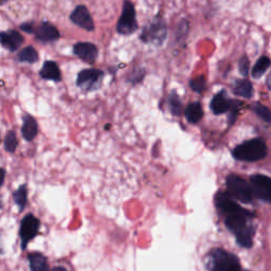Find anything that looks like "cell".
<instances>
[{
  "label": "cell",
  "mask_w": 271,
  "mask_h": 271,
  "mask_svg": "<svg viewBox=\"0 0 271 271\" xmlns=\"http://www.w3.org/2000/svg\"><path fill=\"white\" fill-rule=\"evenodd\" d=\"M214 203L225 216V225L236 236L238 244L244 248H251L255 236V227L251 224L254 213L234 202L228 192L216 193Z\"/></svg>",
  "instance_id": "1"
},
{
  "label": "cell",
  "mask_w": 271,
  "mask_h": 271,
  "mask_svg": "<svg viewBox=\"0 0 271 271\" xmlns=\"http://www.w3.org/2000/svg\"><path fill=\"white\" fill-rule=\"evenodd\" d=\"M232 156L237 160L256 162L267 156V146L263 139L256 138L243 142L232 151Z\"/></svg>",
  "instance_id": "2"
},
{
  "label": "cell",
  "mask_w": 271,
  "mask_h": 271,
  "mask_svg": "<svg viewBox=\"0 0 271 271\" xmlns=\"http://www.w3.org/2000/svg\"><path fill=\"white\" fill-rule=\"evenodd\" d=\"M207 265L210 271L242 270L239 258L223 249H213L207 258Z\"/></svg>",
  "instance_id": "3"
},
{
  "label": "cell",
  "mask_w": 271,
  "mask_h": 271,
  "mask_svg": "<svg viewBox=\"0 0 271 271\" xmlns=\"http://www.w3.org/2000/svg\"><path fill=\"white\" fill-rule=\"evenodd\" d=\"M228 193L243 204H250L255 198V193L251 185L242 177L231 174L226 179Z\"/></svg>",
  "instance_id": "4"
},
{
  "label": "cell",
  "mask_w": 271,
  "mask_h": 271,
  "mask_svg": "<svg viewBox=\"0 0 271 271\" xmlns=\"http://www.w3.org/2000/svg\"><path fill=\"white\" fill-rule=\"evenodd\" d=\"M168 38V28L164 18L156 17L155 20L143 29L140 40L146 44H153L157 47L164 45Z\"/></svg>",
  "instance_id": "5"
},
{
  "label": "cell",
  "mask_w": 271,
  "mask_h": 271,
  "mask_svg": "<svg viewBox=\"0 0 271 271\" xmlns=\"http://www.w3.org/2000/svg\"><path fill=\"white\" fill-rule=\"evenodd\" d=\"M139 28L137 17H136V9L133 3L124 2L122 8V14L117 23V32L121 35H132Z\"/></svg>",
  "instance_id": "6"
},
{
  "label": "cell",
  "mask_w": 271,
  "mask_h": 271,
  "mask_svg": "<svg viewBox=\"0 0 271 271\" xmlns=\"http://www.w3.org/2000/svg\"><path fill=\"white\" fill-rule=\"evenodd\" d=\"M104 79V72L98 68H89L80 71L77 77V86L86 93L100 89Z\"/></svg>",
  "instance_id": "7"
},
{
  "label": "cell",
  "mask_w": 271,
  "mask_h": 271,
  "mask_svg": "<svg viewBox=\"0 0 271 271\" xmlns=\"http://www.w3.org/2000/svg\"><path fill=\"white\" fill-rule=\"evenodd\" d=\"M41 223L38 218H35L33 214H27L22 220L21 229H20V238L22 240V248L25 250L29 244L36 236H38L40 230Z\"/></svg>",
  "instance_id": "8"
},
{
  "label": "cell",
  "mask_w": 271,
  "mask_h": 271,
  "mask_svg": "<svg viewBox=\"0 0 271 271\" xmlns=\"http://www.w3.org/2000/svg\"><path fill=\"white\" fill-rule=\"evenodd\" d=\"M250 185L254 190L255 197H258L259 200L271 204V178L257 174L250 177Z\"/></svg>",
  "instance_id": "9"
},
{
  "label": "cell",
  "mask_w": 271,
  "mask_h": 271,
  "mask_svg": "<svg viewBox=\"0 0 271 271\" xmlns=\"http://www.w3.org/2000/svg\"><path fill=\"white\" fill-rule=\"evenodd\" d=\"M70 21L74 23L76 26L92 32L95 30V23L92 15H90L88 9L83 6L80 5L78 7H76L72 11V13L70 14Z\"/></svg>",
  "instance_id": "10"
},
{
  "label": "cell",
  "mask_w": 271,
  "mask_h": 271,
  "mask_svg": "<svg viewBox=\"0 0 271 271\" xmlns=\"http://www.w3.org/2000/svg\"><path fill=\"white\" fill-rule=\"evenodd\" d=\"M74 53L87 64H94L98 58V47L89 42H80L74 46Z\"/></svg>",
  "instance_id": "11"
},
{
  "label": "cell",
  "mask_w": 271,
  "mask_h": 271,
  "mask_svg": "<svg viewBox=\"0 0 271 271\" xmlns=\"http://www.w3.org/2000/svg\"><path fill=\"white\" fill-rule=\"evenodd\" d=\"M234 101L236 100H231L228 97L226 90H221V92L216 94L211 100L210 108L214 115H223L226 113H230L234 105Z\"/></svg>",
  "instance_id": "12"
},
{
  "label": "cell",
  "mask_w": 271,
  "mask_h": 271,
  "mask_svg": "<svg viewBox=\"0 0 271 271\" xmlns=\"http://www.w3.org/2000/svg\"><path fill=\"white\" fill-rule=\"evenodd\" d=\"M35 38L38 41L47 44L56 42L61 38L60 31L53 24L49 22H43L35 29Z\"/></svg>",
  "instance_id": "13"
},
{
  "label": "cell",
  "mask_w": 271,
  "mask_h": 271,
  "mask_svg": "<svg viewBox=\"0 0 271 271\" xmlns=\"http://www.w3.org/2000/svg\"><path fill=\"white\" fill-rule=\"evenodd\" d=\"M24 36L16 30H8L0 33V43L10 52H15L24 44Z\"/></svg>",
  "instance_id": "14"
},
{
  "label": "cell",
  "mask_w": 271,
  "mask_h": 271,
  "mask_svg": "<svg viewBox=\"0 0 271 271\" xmlns=\"http://www.w3.org/2000/svg\"><path fill=\"white\" fill-rule=\"evenodd\" d=\"M40 76L43 80L61 82L62 81V72L58 64L53 61H45L43 67L40 71Z\"/></svg>",
  "instance_id": "15"
},
{
  "label": "cell",
  "mask_w": 271,
  "mask_h": 271,
  "mask_svg": "<svg viewBox=\"0 0 271 271\" xmlns=\"http://www.w3.org/2000/svg\"><path fill=\"white\" fill-rule=\"evenodd\" d=\"M39 133V124L36 122V120L30 116V115H25L23 118V126H22V135L23 138L31 142L34 140L38 136Z\"/></svg>",
  "instance_id": "16"
},
{
  "label": "cell",
  "mask_w": 271,
  "mask_h": 271,
  "mask_svg": "<svg viewBox=\"0 0 271 271\" xmlns=\"http://www.w3.org/2000/svg\"><path fill=\"white\" fill-rule=\"evenodd\" d=\"M185 116L188 122L191 124L200 123L202 119L204 118V111H203L202 104L200 102L190 103L186 108Z\"/></svg>",
  "instance_id": "17"
},
{
  "label": "cell",
  "mask_w": 271,
  "mask_h": 271,
  "mask_svg": "<svg viewBox=\"0 0 271 271\" xmlns=\"http://www.w3.org/2000/svg\"><path fill=\"white\" fill-rule=\"evenodd\" d=\"M233 94L245 99L254 97V86L248 80H238L233 85Z\"/></svg>",
  "instance_id": "18"
},
{
  "label": "cell",
  "mask_w": 271,
  "mask_h": 271,
  "mask_svg": "<svg viewBox=\"0 0 271 271\" xmlns=\"http://www.w3.org/2000/svg\"><path fill=\"white\" fill-rule=\"evenodd\" d=\"M30 263V271H50L47 259L39 252L30 254L28 257Z\"/></svg>",
  "instance_id": "19"
},
{
  "label": "cell",
  "mask_w": 271,
  "mask_h": 271,
  "mask_svg": "<svg viewBox=\"0 0 271 271\" xmlns=\"http://www.w3.org/2000/svg\"><path fill=\"white\" fill-rule=\"evenodd\" d=\"M16 60L21 63L34 64L39 62V53L32 46H28L17 53Z\"/></svg>",
  "instance_id": "20"
},
{
  "label": "cell",
  "mask_w": 271,
  "mask_h": 271,
  "mask_svg": "<svg viewBox=\"0 0 271 271\" xmlns=\"http://www.w3.org/2000/svg\"><path fill=\"white\" fill-rule=\"evenodd\" d=\"M13 200L15 205L23 212L28 204V187L27 185H22L13 193Z\"/></svg>",
  "instance_id": "21"
},
{
  "label": "cell",
  "mask_w": 271,
  "mask_h": 271,
  "mask_svg": "<svg viewBox=\"0 0 271 271\" xmlns=\"http://www.w3.org/2000/svg\"><path fill=\"white\" fill-rule=\"evenodd\" d=\"M271 66V60L268 57H262L258 60L256 65L252 68L251 75L254 79H260L267 71V69Z\"/></svg>",
  "instance_id": "22"
},
{
  "label": "cell",
  "mask_w": 271,
  "mask_h": 271,
  "mask_svg": "<svg viewBox=\"0 0 271 271\" xmlns=\"http://www.w3.org/2000/svg\"><path fill=\"white\" fill-rule=\"evenodd\" d=\"M169 107H170V113L177 117L180 116L183 113V103L180 100L178 94L176 93V90H172V93L169 96Z\"/></svg>",
  "instance_id": "23"
},
{
  "label": "cell",
  "mask_w": 271,
  "mask_h": 271,
  "mask_svg": "<svg viewBox=\"0 0 271 271\" xmlns=\"http://www.w3.org/2000/svg\"><path fill=\"white\" fill-rule=\"evenodd\" d=\"M18 147V140L16 137V134L13 131H9L6 134L5 140H4V148L7 153L13 154L15 153L16 149Z\"/></svg>",
  "instance_id": "24"
},
{
  "label": "cell",
  "mask_w": 271,
  "mask_h": 271,
  "mask_svg": "<svg viewBox=\"0 0 271 271\" xmlns=\"http://www.w3.org/2000/svg\"><path fill=\"white\" fill-rule=\"evenodd\" d=\"M252 112L257 114L263 121L271 124V111L268 107L261 103H255L252 105Z\"/></svg>",
  "instance_id": "25"
},
{
  "label": "cell",
  "mask_w": 271,
  "mask_h": 271,
  "mask_svg": "<svg viewBox=\"0 0 271 271\" xmlns=\"http://www.w3.org/2000/svg\"><path fill=\"white\" fill-rule=\"evenodd\" d=\"M206 78L204 76H200L197 78H194L190 81V87L193 92L197 94H203L206 89Z\"/></svg>",
  "instance_id": "26"
},
{
  "label": "cell",
  "mask_w": 271,
  "mask_h": 271,
  "mask_svg": "<svg viewBox=\"0 0 271 271\" xmlns=\"http://www.w3.org/2000/svg\"><path fill=\"white\" fill-rule=\"evenodd\" d=\"M144 76H146V69L135 68L132 74L129 76L128 81L132 84H138L144 79Z\"/></svg>",
  "instance_id": "27"
},
{
  "label": "cell",
  "mask_w": 271,
  "mask_h": 271,
  "mask_svg": "<svg viewBox=\"0 0 271 271\" xmlns=\"http://www.w3.org/2000/svg\"><path fill=\"white\" fill-rule=\"evenodd\" d=\"M239 68H240V74L243 77H247L249 75V60L246 56L242 57L239 63Z\"/></svg>",
  "instance_id": "28"
},
{
  "label": "cell",
  "mask_w": 271,
  "mask_h": 271,
  "mask_svg": "<svg viewBox=\"0 0 271 271\" xmlns=\"http://www.w3.org/2000/svg\"><path fill=\"white\" fill-rule=\"evenodd\" d=\"M241 107V102L240 101H234V105L232 107V110L230 111L229 113V124H233L234 122H236V119H237V115H238V112H239V108Z\"/></svg>",
  "instance_id": "29"
},
{
  "label": "cell",
  "mask_w": 271,
  "mask_h": 271,
  "mask_svg": "<svg viewBox=\"0 0 271 271\" xmlns=\"http://www.w3.org/2000/svg\"><path fill=\"white\" fill-rule=\"evenodd\" d=\"M21 30H23L26 33H30L33 34L35 33V29H34V24L33 23H24L20 26Z\"/></svg>",
  "instance_id": "30"
},
{
  "label": "cell",
  "mask_w": 271,
  "mask_h": 271,
  "mask_svg": "<svg viewBox=\"0 0 271 271\" xmlns=\"http://www.w3.org/2000/svg\"><path fill=\"white\" fill-rule=\"evenodd\" d=\"M266 85H267V87L271 90V72H270L269 76H268V78H267V80H266Z\"/></svg>",
  "instance_id": "31"
},
{
  "label": "cell",
  "mask_w": 271,
  "mask_h": 271,
  "mask_svg": "<svg viewBox=\"0 0 271 271\" xmlns=\"http://www.w3.org/2000/svg\"><path fill=\"white\" fill-rule=\"evenodd\" d=\"M5 178H6V170L2 169V186H4Z\"/></svg>",
  "instance_id": "32"
},
{
  "label": "cell",
  "mask_w": 271,
  "mask_h": 271,
  "mask_svg": "<svg viewBox=\"0 0 271 271\" xmlns=\"http://www.w3.org/2000/svg\"><path fill=\"white\" fill-rule=\"evenodd\" d=\"M52 271H66L64 268H62V267H58V268H56V269H53Z\"/></svg>",
  "instance_id": "33"
}]
</instances>
